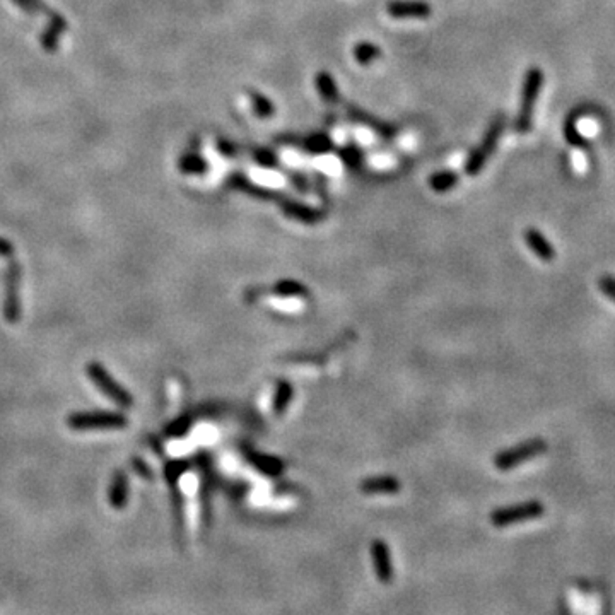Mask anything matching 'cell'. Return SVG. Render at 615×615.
<instances>
[{
  "instance_id": "1",
  "label": "cell",
  "mask_w": 615,
  "mask_h": 615,
  "mask_svg": "<svg viewBox=\"0 0 615 615\" xmlns=\"http://www.w3.org/2000/svg\"><path fill=\"white\" fill-rule=\"evenodd\" d=\"M542 86H544V72L539 67L528 68L522 89V105H520L518 117L515 122V130L518 133L530 132L533 125V111H535Z\"/></svg>"
},
{
  "instance_id": "2",
  "label": "cell",
  "mask_w": 615,
  "mask_h": 615,
  "mask_svg": "<svg viewBox=\"0 0 615 615\" xmlns=\"http://www.w3.org/2000/svg\"><path fill=\"white\" fill-rule=\"evenodd\" d=\"M506 123H507V117L502 113H499L492 118V122H491V125H489L487 132H485V135L482 139V144H480L479 148H475L474 150H472L470 156L467 157L465 173L468 176L479 175L480 171L484 170L487 157L491 156V154L497 148V142H499V139H501L502 130L506 128Z\"/></svg>"
},
{
  "instance_id": "3",
  "label": "cell",
  "mask_w": 615,
  "mask_h": 615,
  "mask_svg": "<svg viewBox=\"0 0 615 615\" xmlns=\"http://www.w3.org/2000/svg\"><path fill=\"white\" fill-rule=\"evenodd\" d=\"M67 424L74 431H105L127 428L128 420L118 412H77L68 417Z\"/></svg>"
},
{
  "instance_id": "4",
  "label": "cell",
  "mask_w": 615,
  "mask_h": 615,
  "mask_svg": "<svg viewBox=\"0 0 615 615\" xmlns=\"http://www.w3.org/2000/svg\"><path fill=\"white\" fill-rule=\"evenodd\" d=\"M88 376L91 378V381L98 386V390L105 395L106 398H110L111 402L117 403L118 407L128 408L132 407L133 398L123 386L118 385V381L115 380L111 374L106 371L105 366L100 363H91L88 364Z\"/></svg>"
},
{
  "instance_id": "5",
  "label": "cell",
  "mask_w": 615,
  "mask_h": 615,
  "mask_svg": "<svg viewBox=\"0 0 615 615\" xmlns=\"http://www.w3.org/2000/svg\"><path fill=\"white\" fill-rule=\"evenodd\" d=\"M545 450H547V445H545L544 440H539V438H535V440H528L513 446V448L502 450L501 453H497L496 458H494V465H496L497 470L501 472L511 470V468L518 467L520 463L545 453Z\"/></svg>"
},
{
  "instance_id": "6",
  "label": "cell",
  "mask_w": 615,
  "mask_h": 615,
  "mask_svg": "<svg viewBox=\"0 0 615 615\" xmlns=\"http://www.w3.org/2000/svg\"><path fill=\"white\" fill-rule=\"evenodd\" d=\"M545 507L540 501H527L522 505H515L511 507H501L491 513V523L494 527H510V524L527 522V520L539 518L544 515Z\"/></svg>"
},
{
  "instance_id": "7",
  "label": "cell",
  "mask_w": 615,
  "mask_h": 615,
  "mask_svg": "<svg viewBox=\"0 0 615 615\" xmlns=\"http://www.w3.org/2000/svg\"><path fill=\"white\" fill-rule=\"evenodd\" d=\"M21 265L16 260L9 262L6 270V296H4V318L9 324L21 320Z\"/></svg>"
},
{
  "instance_id": "8",
  "label": "cell",
  "mask_w": 615,
  "mask_h": 615,
  "mask_svg": "<svg viewBox=\"0 0 615 615\" xmlns=\"http://www.w3.org/2000/svg\"><path fill=\"white\" fill-rule=\"evenodd\" d=\"M386 11L395 19H428L433 9L424 0H391Z\"/></svg>"
},
{
  "instance_id": "9",
  "label": "cell",
  "mask_w": 615,
  "mask_h": 615,
  "mask_svg": "<svg viewBox=\"0 0 615 615\" xmlns=\"http://www.w3.org/2000/svg\"><path fill=\"white\" fill-rule=\"evenodd\" d=\"M347 113H349L351 120H354L356 123L364 125V127H369L374 133H378V135L383 137V139H395V135L398 133V128L395 127V125H390L386 122H381L380 118L373 117V115H369L364 111L363 108H359V106H349V110H347Z\"/></svg>"
},
{
  "instance_id": "10",
  "label": "cell",
  "mask_w": 615,
  "mask_h": 615,
  "mask_svg": "<svg viewBox=\"0 0 615 615\" xmlns=\"http://www.w3.org/2000/svg\"><path fill=\"white\" fill-rule=\"evenodd\" d=\"M281 210L287 217L294 219V221L303 222V224H308V226L318 224V222H321L325 219L324 210L313 209L306 204H301V202L289 200V199L281 202Z\"/></svg>"
},
{
  "instance_id": "11",
  "label": "cell",
  "mask_w": 615,
  "mask_h": 615,
  "mask_svg": "<svg viewBox=\"0 0 615 615\" xmlns=\"http://www.w3.org/2000/svg\"><path fill=\"white\" fill-rule=\"evenodd\" d=\"M371 556L374 571H376V578L380 579L381 583H390L391 578H393V567H391L390 549L388 545H386V542L374 540L371 544Z\"/></svg>"
},
{
  "instance_id": "12",
  "label": "cell",
  "mask_w": 615,
  "mask_h": 615,
  "mask_svg": "<svg viewBox=\"0 0 615 615\" xmlns=\"http://www.w3.org/2000/svg\"><path fill=\"white\" fill-rule=\"evenodd\" d=\"M227 185L236 188V190H242L244 193H248V195L257 197V199H262V200H279L281 199V193H277V190L258 187V185L249 182L247 176H243L242 173L231 175L229 178H227Z\"/></svg>"
},
{
  "instance_id": "13",
  "label": "cell",
  "mask_w": 615,
  "mask_h": 615,
  "mask_svg": "<svg viewBox=\"0 0 615 615\" xmlns=\"http://www.w3.org/2000/svg\"><path fill=\"white\" fill-rule=\"evenodd\" d=\"M279 140L296 144L298 148H303L304 153L313 154V156L329 154L332 153L334 149V140L330 139V135H326V133H313V135L306 137V139H299V140H292V139H279Z\"/></svg>"
},
{
  "instance_id": "14",
  "label": "cell",
  "mask_w": 615,
  "mask_h": 615,
  "mask_svg": "<svg viewBox=\"0 0 615 615\" xmlns=\"http://www.w3.org/2000/svg\"><path fill=\"white\" fill-rule=\"evenodd\" d=\"M524 242H527L528 248H530L540 260L552 262L554 257H556V249H554L552 243H550L539 229H535V227H528V229L524 231Z\"/></svg>"
},
{
  "instance_id": "15",
  "label": "cell",
  "mask_w": 615,
  "mask_h": 615,
  "mask_svg": "<svg viewBox=\"0 0 615 615\" xmlns=\"http://www.w3.org/2000/svg\"><path fill=\"white\" fill-rule=\"evenodd\" d=\"M359 487L364 494H395L400 491V482L391 475L368 477L361 482Z\"/></svg>"
},
{
  "instance_id": "16",
  "label": "cell",
  "mask_w": 615,
  "mask_h": 615,
  "mask_svg": "<svg viewBox=\"0 0 615 615\" xmlns=\"http://www.w3.org/2000/svg\"><path fill=\"white\" fill-rule=\"evenodd\" d=\"M110 505L115 510H123L125 505L128 501V479L123 472H117L111 479L110 492H108Z\"/></svg>"
},
{
  "instance_id": "17",
  "label": "cell",
  "mask_w": 615,
  "mask_h": 615,
  "mask_svg": "<svg viewBox=\"0 0 615 615\" xmlns=\"http://www.w3.org/2000/svg\"><path fill=\"white\" fill-rule=\"evenodd\" d=\"M315 84H316L318 93H320L321 100L325 103L334 105V103L338 101L341 94H338V88L337 84H335V79L332 77V74H329V72L325 71L318 72L315 77Z\"/></svg>"
},
{
  "instance_id": "18",
  "label": "cell",
  "mask_w": 615,
  "mask_h": 615,
  "mask_svg": "<svg viewBox=\"0 0 615 615\" xmlns=\"http://www.w3.org/2000/svg\"><path fill=\"white\" fill-rule=\"evenodd\" d=\"M352 53H354L356 62L359 66H371L373 62H376L381 57V48L371 41H361L354 46Z\"/></svg>"
},
{
  "instance_id": "19",
  "label": "cell",
  "mask_w": 615,
  "mask_h": 615,
  "mask_svg": "<svg viewBox=\"0 0 615 615\" xmlns=\"http://www.w3.org/2000/svg\"><path fill=\"white\" fill-rule=\"evenodd\" d=\"M458 180L460 176L455 173V171H438V173L431 175V178H429V187L436 193H445L451 190L453 187H457Z\"/></svg>"
},
{
  "instance_id": "20",
  "label": "cell",
  "mask_w": 615,
  "mask_h": 615,
  "mask_svg": "<svg viewBox=\"0 0 615 615\" xmlns=\"http://www.w3.org/2000/svg\"><path fill=\"white\" fill-rule=\"evenodd\" d=\"M249 94V101H252L253 111H255V115L258 118H270L275 113V105L272 101L269 100V98L265 96V94L258 93V91H248Z\"/></svg>"
},
{
  "instance_id": "21",
  "label": "cell",
  "mask_w": 615,
  "mask_h": 615,
  "mask_svg": "<svg viewBox=\"0 0 615 615\" xmlns=\"http://www.w3.org/2000/svg\"><path fill=\"white\" fill-rule=\"evenodd\" d=\"M292 400V386L287 381H281L277 385V390H275V397H274V414L275 415H282L284 412H286V408L289 407Z\"/></svg>"
},
{
  "instance_id": "22",
  "label": "cell",
  "mask_w": 615,
  "mask_h": 615,
  "mask_svg": "<svg viewBox=\"0 0 615 615\" xmlns=\"http://www.w3.org/2000/svg\"><path fill=\"white\" fill-rule=\"evenodd\" d=\"M252 156H253V159H255V162L258 166L269 167V170H272V167H279L277 154L272 153L270 149L255 148L252 150Z\"/></svg>"
},
{
  "instance_id": "23",
  "label": "cell",
  "mask_w": 615,
  "mask_h": 615,
  "mask_svg": "<svg viewBox=\"0 0 615 615\" xmlns=\"http://www.w3.org/2000/svg\"><path fill=\"white\" fill-rule=\"evenodd\" d=\"M274 292L279 296H301L306 294V287L296 281H281L274 286Z\"/></svg>"
},
{
  "instance_id": "24",
  "label": "cell",
  "mask_w": 615,
  "mask_h": 615,
  "mask_svg": "<svg viewBox=\"0 0 615 615\" xmlns=\"http://www.w3.org/2000/svg\"><path fill=\"white\" fill-rule=\"evenodd\" d=\"M338 156L343 162H346V166H349L351 170H356V167H359L363 165V153L356 148V145H347V148H342L341 153H338Z\"/></svg>"
},
{
  "instance_id": "25",
  "label": "cell",
  "mask_w": 615,
  "mask_h": 615,
  "mask_svg": "<svg viewBox=\"0 0 615 615\" xmlns=\"http://www.w3.org/2000/svg\"><path fill=\"white\" fill-rule=\"evenodd\" d=\"M182 170L187 171V173H204L207 170V162L202 157L195 156V154H192V156L185 157L182 161Z\"/></svg>"
},
{
  "instance_id": "26",
  "label": "cell",
  "mask_w": 615,
  "mask_h": 615,
  "mask_svg": "<svg viewBox=\"0 0 615 615\" xmlns=\"http://www.w3.org/2000/svg\"><path fill=\"white\" fill-rule=\"evenodd\" d=\"M253 462L257 463L258 468H262V470L267 472V474H279L281 472L282 467H274V465H281V462H277L275 458H267V457H257L253 458Z\"/></svg>"
},
{
  "instance_id": "27",
  "label": "cell",
  "mask_w": 615,
  "mask_h": 615,
  "mask_svg": "<svg viewBox=\"0 0 615 615\" xmlns=\"http://www.w3.org/2000/svg\"><path fill=\"white\" fill-rule=\"evenodd\" d=\"M599 286H600V291L604 292L605 296H609V298L615 303V277L605 275V277H601L599 281Z\"/></svg>"
},
{
  "instance_id": "28",
  "label": "cell",
  "mask_w": 615,
  "mask_h": 615,
  "mask_svg": "<svg viewBox=\"0 0 615 615\" xmlns=\"http://www.w3.org/2000/svg\"><path fill=\"white\" fill-rule=\"evenodd\" d=\"M217 149H219V153L222 154V156H227V157H233V156H238V149H236V145L233 144V142H229V140H219L217 142Z\"/></svg>"
},
{
  "instance_id": "29",
  "label": "cell",
  "mask_w": 615,
  "mask_h": 615,
  "mask_svg": "<svg viewBox=\"0 0 615 615\" xmlns=\"http://www.w3.org/2000/svg\"><path fill=\"white\" fill-rule=\"evenodd\" d=\"M291 182H292V185H294L296 188H298V190L301 193H308L309 185H308V178H306V176H303V175H299V173H292L291 175Z\"/></svg>"
},
{
  "instance_id": "30",
  "label": "cell",
  "mask_w": 615,
  "mask_h": 615,
  "mask_svg": "<svg viewBox=\"0 0 615 615\" xmlns=\"http://www.w3.org/2000/svg\"><path fill=\"white\" fill-rule=\"evenodd\" d=\"M12 252H14L12 244L0 238V257H11Z\"/></svg>"
}]
</instances>
